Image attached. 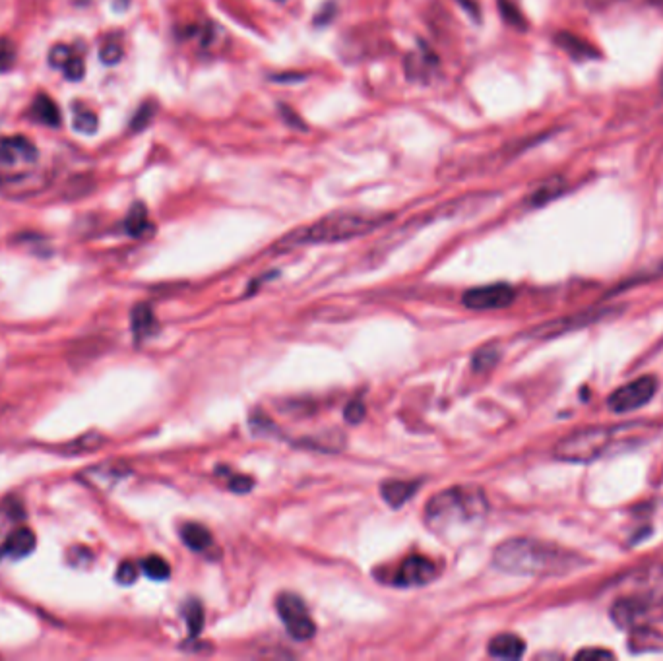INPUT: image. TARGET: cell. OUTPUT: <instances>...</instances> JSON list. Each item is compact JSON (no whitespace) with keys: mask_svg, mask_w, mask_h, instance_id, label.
Wrapping results in <instances>:
<instances>
[{"mask_svg":"<svg viewBox=\"0 0 663 661\" xmlns=\"http://www.w3.org/2000/svg\"><path fill=\"white\" fill-rule=\"evenodd\" d=\"M493 563L508 574L549 578L565 576L584 567L586 559L555 543L530 537H514L495 549Z\"/></svg>","mask_w":663,"mask_h":661,"instance_id":"cell-1","label":"cell"},{"mask_svg":"<svg viewBox=\"0 0 663 661\" xmlns=\"http://www.w3.org/2000/svg\"><path fill=\"white\" fill-rule=\"evenodd\" d=\"M489 512L485 493L479 487L458 485L435 495L425 506V524L441 537H458L479 524Z\"/></svg>","mask_w":663,"mask_h":661,"instance_id":"cell-2","label":"cell"},{"mask_svg":"<svg viewBox=\"0 0 663 661\" xmlns=\"http://www.w3.org/2000/svg\"><path fill=\"white\" fill-rule=\"evenodd\" d=\"M386 216H367V214H336L324 220L316 221L309 227L297 229L280 241V249H293L301 245H322V243H340L357 239L375 231Z\"/></svg>","mask_w":663,"mask_h":661,"instance_id":"cell-3","label":"cell"},{"mask_svg":"<svg viewBox=\"0 0 663 661\" xmlns=\"http://www.w3.org/2000/svg\"><path fill=\"white\" fill-rule=\"evenodd\" d=\"M611 437H613V433L605 427H590V429L574 431L555 446V456L561 462H572V464L594 462L611 444Z\"/></svg>","mask_w":663,"mask_h":661,"instance_id":"cell-4","label":"cell"},{"mask_svg":"<svg viewBox=\"0 0 663 661\" xmlns=\"http://www.w3.org/2000/svg\"><path fill=\"white\" fill-rule=\"evenodd\" d=\"M662 609V599L642 592L632 598L617 599L611 609V617L619 627L634 632V630L646 629L652 621H656L658 615L662 613Z\"/></svg>","mask_w":663,"mask_h":661,"instance_id":"cell-5","label":"cell"},{"mask_svg":"<svg viewBox=\"0 0 663 661\" xmlns=\"http://www.w3.org/2000/svg\"><path fill=\"white\" fill-rule=\"evenodd\" d=\"M276 609H278L280 619L284 621L285 629L295 640H309L315 636V623L309 615L305 601L299 596H295L291 592L280 594L276 601Z\"/></svg>","mask_w":663,"mask_h":661,"instance_id":"cell-6","label":"cell"},{"mask_svg":"<svg viewBox=\"0 0 663 661\" xmlns=\"http://www.w3.org/2000/svg\"><path fill=\"white\" fill-rule=\"evenodd\" d=\"M656 392H658V378H636L629 384L617 388L609 396L607 406L613 413H629V411L640 410L656 396Z\"/></svg>","mask_w":663,"mask_h":661,"instance_id":"cell-7","label":"cell"},{"mask_svg":"<svg viewBox=\"0 0 663 661\" xmlns=\"http://www.w3.org/2000/svg\"><path fill=\"white\" fill-rule=\"evenodd\" d=\"M516 299V291L506 284L483 285L464 293L462 301L474 311H495L505 309Z\"/></svg>","mask_w":663,"mask_h":661,"instance_id":"cell-8","label":"cell"},{"mask_svg":"<svg viewBox=\"0 0 663 661\" xmlns=\"http://www.w3.org/2000/svg\"><path fill=\"white\" fill-rule=\"evenodd\" d=\"M437 576H439L437 563H433L427 557L413 555L398 568V572L394 576V586H402V588L425 586V584L433 582Z\"/></svg>","mask_w":663,"mask_h":661,"instance_id":"cell-9","label":"cell"},{"mask_svg":"<svg viewBox=\"0 0 663 661\" xmlns=\"http://www.w3.org/2000/svg\"><path fill=\"white\" fill-rule=\"evenodd\" d=\"M39 159V150L26 136H0V165L20 167L33 165Z\"/></svg>","mask_w":663,"mask_h":661,"instance_id":"cell-10","label":"cell"},{"mask_svg":"<svg viewBox=\"0 0 663 661\" xmlns=\"http://www.w3.org/2000/svg\"><path fill=\"white\" fill-rule=\"evenodd\" d=\"M49 64L53 68L63 70L64 78L70 82H78L86 74V66L82 55L68 45H55L49 53Z\"/></svg>","mask_w":663,"mask_h":661,"instance_id":"cell-11","label":"cell"},{"mask_svg":"<svg viewBox=\"0 0 663 661\" xmlns=\"http://www.w3.org/2000/svg\"><path fill=\"white\" fill-rule=\"evenodd\" d=\"M35 534L30 528H16L4 537L0 545V559H24L35 549Z\"/></svg>","mask_w":663,"mask_h":661,"instance_id":"cell-12","label":"cell"},{"mask_svg":"<svg viewBox=\"0 0 663 661\" xmlns=\"http://www.w3.org/2000/svg\"><path fill=\"white\" fill-rule=\"evenodd\" d=\"M526 644L516 634H499L489 642V654L499 660H520Z\"/></svg>","mask_w":663,"mask_h":661,"instance_id":"cell-13","label":"cell"},{"mask_svg":"<svg viewBox=\"0 0 663 661\" xmlns=\"http://www.w3.org/2000/svg\"><path fill=\"white\" fill-rule=\"evenodd\" d=\"M123 477H127V468L121 464H103L92 470H86L80 475L82 481H88L90 485L99 487V489H109L113 483H117Z\"/></svg>","mask_w":663,"mask_h":661,"instance_id":"cell-14","label":"cell"},{"mask_svg":"<svg viewBox=\"0 0 663 661\" xmlns=\"http://www.w3.org/2000/svg\"><path fill=\"white\" fill-rule=\"evenodd\" d=\"M30 115L41 125L51 126V128L61 125V111H59L57 103L47 94H39L35 97Z\"/></svg>","mask_w":663,"mask_h":661,"instance_id":"cell-15","label":"cell"},{"mask_svg":"<svg viewBox=\"0 0 663 661\" xmlns=\"http://www.w3.org/2000/svg\"><path fill=\"white\" fill-rule=\"evenodd\" d=\"M417 489V483L413 481H386L380 489L382 499L390 504L392 508H400L402 504L408 503Z\"/></svg>","mask_w":663,"mask_h":661,"instance_id":"cell-16","label":"cell"},{"mask_svg":"<svg viewBox=\"0 0 663 661\" xmlns=\"http://www.w3.org/2000/svg\"><path fill=\"white\" fill-rule=\"evenodd\" d=\"M156 330H158V322H156L154 311L148 305H138L132 311V332H134V336L138 340H144V338H150Z\"/></svg>","mask_w":663,"mask_h":661,"instance_id":"cell-17","label":"cell"},{"mask_svg":"<svg viewBox=\"0 0 663 661\" xmlns=\"http://www.w3.org/2000/svg\"><path fill=\"white\" fill-rule=\"evenodd\" d=\"M181 539L185 541V545L189 547V549H192V551H196V553H204V551H208V547L212 545V536H210V532L204 528V526H200V524H185L183 528H181Z\"/></svg>","mask_w":663,"mask_h":661,"instance_id":"cell-18","label":"cell"},{"mask_svg":"<svg viewBox=\"0 0 663 661\" xmlns=\"http://www.w3.org/2000/svg\"><path fill=\"white\" fill-rule=\"evenodd\" d=\"M125 229H127L130 237H144L152 229V225L148 221V212H146V208L140 202L134 204L132 210L128 212Z\"/></svg>","mask_w":663,"mask_h":661,"instance_id":"cell-19","label":"cell"},{"mask_svg":"<svg viewBox=\"0 0 663 661\" xmlns=\"http://www.w3.org/2000/svg\"><path fill=\"white\" fill-rule=\"evenodd\" d=\"M636 586L654 596V598L662 599L663 601V565L662 567L652 568L648 572H644L638 580H636Z\"/></svg>","mask_w":663,"mask_h":661,"instance_id":"cell-20","label":"cell"},{"mask_svg":"<svg viewBox=\"0 0 663 661\" xmlns=\"http://www.w3.org/2000/svg\"><path fill=\"white\" fill-rule=\"evenodd\" d=\"M105 439L99 435V433H88V435H82L78 441L68 442L66 446H63V454L66 456H76V454H86V452H94V450H99L103 446Z\"/></svg>","mask_w":663,"mask_h":661,"instance_id":"cell-21","label":"cell"},{"mask_svg":"<svg viewBox=\"0 0 663 661\" xmlns=\"http://www.w3.org/2000/svg\"><path fill=\"white\" fill-rule=\"evenodd\" d=\"M97 115L94 111L82 107V105H74V117H72V126L76 132L80 134H94L97 130Z\"/></svg>","mask_w":663,"mask_h":661,"instance_id":"cell-22","label":"cell"},{"mask_svg":"<svg viewBox=\"0 0 663 661\" xmlns=\"http://www.w3.org/2000/svg\"><path fill=\"white\" fill-rule=\"evenodd\" d=\"M142 570H144V574H146L148 578H152V580H156V582H163V580H167V578L171 576V567H169V563H167L165 559L158 557V555H152V557L144 559V561H142Z\"/></svg>","mask_w":663,"mask_h":661,"instance_id":"cell-23","label":"cell"},{"mask_svg":"<svg viewBox=\"0 0 663 661\" xmlns=\"http://www.w3.org/2000/svg\"><path fill=\"white\" fill-rule=\"evenodd\" d=\"M183 615H185V621L189 625L190 636L200 634V630L204 627V609H202V605L196 599H190L189 603L185 605V609H183Z\"/></svg>","mask_w":663,"mask_h":661,"instance_id":"cell-24","label":"cell"},{"mask_svg":"<svg viewBox=\"0 0 663 661\" xmlns=\"http://www.w3.org/2000/svg\"><path fill=\"white\" fill-rule=\"evenodd\" d=\"M563 183L557 179V181H551V183H547V185H543V187H539V189L532 194V206H543V204H547L549 200H553V198H557L561 192H563Z\"/></svg>","mask_w":663,"mask_h":661,"instance_id":"cell-25","label":"cell"},{"mask_svg":"<svg viewBox=\"0 0 663 661\" xmlns=\"http://www.w3.org/2000/svg\"><path fill=\"white\" fill-rule=\"evenodd\" d=\"M559 45H561L565 51H569L572 57H580V55H582V57H592L590 47H588L586 43H580L574 35H569V33L559 35Z\"/></svg>","mask_w":663,"mask_h":661,"instance_id":"cell-26","label":"cell"},{"mask_svg":"<svg viewBox=\"0 0 663 661\" xmlns=\"http://www.w3.org/2000/svg\"><path fill=\"white\" fill-rule=\"evenodd\" d=\"M154 115H156V105L154 103H144L132 119V125H130L132 130H144L146 126L150 125Z\"/></svg>","mask_w":663,"mask_h":661,"instance_id":"cell-27","label":"cell"},{"mask_svg":"<svg viewBox=\"0 0 663 661\" xmlns=\"http://www.w3.org/2000/svg\"><path fill=\"white\" fill-rule=\"evenodd\" d=\"M499 359V351L497 349H481L477 351V355L474 357V369L475 371H485V369H491Z\"/></svg>","mask_w":663,"mask_h":661,"instance_id":"cell-28","label":"cell"},{"mask_svg":"<svg viewBox=\"0 0 663 661\" xmlns=\"http://www.w3.org/2000/svg\"><path fill=\"white\" fill-rule=\"evenodd\" d=\"M99 59H101V63L113 66L123 59V47L119 43H107L101 47Z\"/></svg>","mask_w":663,"mask_h":661,"instance_id":"cell-29","label":"cell"},{"mask_svg":"<svg viewBox=\"0 0 663 661\" xmlns=\"http://www.w3.org/2000/svg\"><path fill=\"white\" fill-rule=\"evenodd\" d=\"M16 61V49L8 39H0V74L10 70Z\"/></svg>","mask_w":663,"mask_h":661,"instance_id":"cell-30","label":"cell"},{"mask_svg":"<svg viewBox=\"0 0 663 661\" xmlns=\"http://www.w3.org/2000/svg\"><path fill=\"white\" fill-rule=\"evenodd\" d=\"M136 578H138V567L134 563L125 561V563H121L119 568H117V582L119 584L130 586V584L136 582Z\"/></svg>","mask_w":663,"mask_h":661,"instance_id":"cell-31","label":"cell"},{"mask_svg":"<svg viewBox=\"0 0 663 661\" xmlns=\"http://www.w3.org/2000/svg\"><path fill=\"white\" fill-rule=\"evenodd\" d=\"M253 485V479H249V477H245V475H235V477L229 481V489L235 491V493H249Z\"/></svg>","mask_w":663,"mask_h":661,"instance_id":"cell-32","label":"cell"},{"mask_svg":"<svg viewBox=\"0 0 663 661\" xmlns=\"http://www.w3.org/2000/svg\"><path fill=\"white\" fill-rule=\"evenodd\" d=\"M363 417H365V406L361 402L355 400V402H351L348 408H346V419H348L349 423L357 425V423L363 421Z\"/></svg>","mask_w":663,"mask_h":661,"instance_id":"cell-33","label":"cell"},{"mask_svg":"<svg viewBox=\"0 0 663 661\" xmlns=\"http://www.w3.org/2000/svg\"><path fill=\"white\" fill-rule=\"evenodd\" d=\"M501 10H503V16H505L510 24H514V26H522V16L516 12V8H514L510 2L501 0Z\"/></svg>","mask_w":663,"mask_h":661,"instance_id":"cell-34","label":"cell"},{"mask_svg":"<svg viewBox=\"0 0 663 661\" xmlns=\"http://www.w3.org/2000/svg\"><path fill=\"white\" fill-rule=\"evenodd\" d=\"M580 660H611L613 654L605 652V650H584L578 654Z\"/></svg>","mask_w":663,"mask_h":661,"instance_id":"cell-35","label":"cell"},{"mask_svg":"<svg viewBox=\"0 0 663 661\" xmlns=\"http://www.w3.org/2000/svg\"><path fill=\"white\" fill-rule=\"evenodd\" d=\"M12 522V516L8 514V512H4V510H0V539H2V536L6 534V530H8V524Z\"/></svg>","mask_w":663,"mask_h":661,"instance_id":"cell-36","label":"cell"},{"mask_svg":"<svg viewBox=\"0 0 663 661\" xmlns=\"http://www.w3.org/2000/svg\"><path fill=\"white\" fill-rule=\"evenodd\" d=\"M462 4H464L468 10H472V12H474V18L479 16V12H477V6H475L474 0H462Z\"/></svg>","mask_w":663,"mask_h":661,"instance_id":"cell-37","label":"cell"},{"mask_svg":"<svg viewBox=\"0 0 663 661\" xmlns=\"http://www.w3.org/2000/svg\"><path fill=\"white\" fill-rule=\"evenodd\" d=\"M117 2H121V4H128L130 0H117Z\"/></svg>","mask_w":663,"mask_h":661,"instance_id":"cell-38","label":"cell"},{"mask_svg":"<svg viewBox=\"0 0 663 661\" xmlns=\"http://www.w3.org/2000/svg\"><path fill=\"white\" fill-rule=\"evenodd\" d=\"M280 2H285V0H280Z\"/></svg>","mask_w":663,"mask_h":661,"instance_id":"cell-39","label":"cell"}]
</instances>
